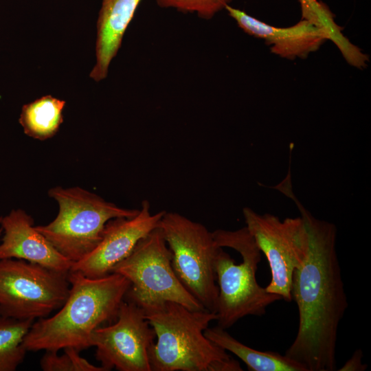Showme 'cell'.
<instances>
[{"label":"cell","instance_id":"30bf717a","mask_svg":"<svg viewBox=\"0 0 371 371\" xmlns=\"http://www.w3.org/2000/svg\"><path fill=\"white\" fill-rule=\"evenodd\" d=\"M155 337L143 308L124 299L113 323L93 331L91 347L106 371H151L149 350Z\"/></svg>","mask_w":371,"mask_h":371},{"label":"cell","instance_id":"7c38bea8","mask_svg":"<svg viewBox=\"0 0 371 371\" xmlns=\"http://www.w3.org/2000/svg\"><path fill=\"white\" fill-rule=\"evenodd\" d=\"M225 10L246 34L261 38L271 53L288 60L306 58L329 40L328 33L311 22L301 19L295 25L278 27L228 5Z\"/></svg>","mask_w":371,"mask_h":371},{"label":"cell","instance_id":"ba28073f","mask_svg":"<svg viewBox=\"0 0 371 371\" xmlns=\"http://www.w3.org/2000/svg\"><path fill=\"white\" fill-rule=\"evenodd\" d=\"M67 275L24 260H0V316L34 320L60 309L69 293Z\"/></svg>","mask_w":371,"mask_h":371},{"label":"cell","instance_id":"6da1fadb","mask_svg":"<svg viewBox=\"0 0 371 371\" xmlns=\"http://www.w3.org/2000/svg\"><path fill=\"white\" fill-rule=\"evenodd\" d=\"M280 192L292 199L308 233L305 259L295 270L292 300L298 308L297 332L285 355L307 371L337 370L338 327L348 308L337 249V228L316 218L298 201L291 184Z\"/></svg>","mask_w":371,"mask_h":371},{"label":"cell","instance_id":"52a82bcc","mask_svg":"<svg viewBox=\"0 0 371 371\" xmlns=\"http://www.w3.org/2000/svg\"><path fill=\"white\" fill-rule=\"evenodd\" d=\"M172 258L159 227L142 238L111 271L124 276L131 282L125 300L140 307L171 301L192 310H204L177 278L172 266Z\"/></svg>","mask_w":371,"mask_h":371},{"label":"cell","instance_id":"9c48e42d","mask_svg":"<svg viewBox=\"0 0 371 371\" xmlns=\"http://www.w3.org/2000/svg\"><path fill=\"white\" fill-rule=\"evenodd\" d=\"M243 214L246 227L268 261L271 279L265 287L268 293L292 300L291 284L295 270L306 258L308 233L301 216L280 220L271 214H260L249 207Z\"/></svg>","mask_w":371,"mask_h":371},{"label":"cell","instance_id":"5b68a950","mask_svg":"<svg viewBox=\"0 0 371 371\" xmlns=\"http://www.w3.org/2000/svg\"><path fill=\"white\" fill-rule=\"evenodd\" d=\"M48 194L58 204V213L49 224L35 228L73 263L95 249L109 221L117 217L131 218L139 212L119 207L77 186H56L49 190Z\"/></svg>","mask_w":371,"mask_h":371},{"label":"cell","instance_id":"8fae6325","mask_svg":"<svg viewBox=\"0 0 371 371\" xmlns=\"http://www.w3.org/2000/svg\"><path fill=\"white\" fill-rule=\"evenodd\" d=\"M150 207L149 202L144 201L135 216L109 221L98 245L82 259L74 262L70 271L91 278L111 273L113 268L131 253L142 238L159 227L165 211L152 214Z\"/></svg>","mask_w":371,"mask_h":371},{"label":"cell","instance_id":"277c9868","mask_svg":"<svg viewBox=\"0 0 371 371\" xmlns=\"http://www.w3.org/2000/svg\"><path fill=\"white\" fill-rule=\"evenodd\" d=\"M212 234L219 247L214 262L218 287L216 321L227 329L245 316L265 315L267 308L282 297L257 282L261 251L246 227L219 229Z\"/></svg>","mask_w":371,"mask_h":371},{"label":"cell","instance_id":"e0dca14e","mask_svg":"<svg viewBox=\"0 0 371 371\" xmlns=\"http://www.w3.org/2000/svg\"><path fill=\"white\" fill-rule=\"evenodd\" d=\"M34 322L0 316V371H14L23 361V341Z\"/></svg>","mask_w":371,"mask_h":371},{"label":"cell","instance_id":"7402d4cb","mask_svg":"<svg viewBox=\"0 0 371 371\" xmlns=\"http://www.w3.org/2000/svg\"><path fill=\"white\" fill-rule=\"evenodd\" d=\"M1 232H2V229L0 228V236H1Z\"/></svg>","mask_w":371,"mask_h":371},{"label":"cell","instance_id":"9a60e30c","mask_svg":"<svg viewBox=\"0 0 371 371\" xmlns=\"http://www.w3.org/2000/svg\"><path fill=\"white\" fill-rule=\"evenodd\" d=\"M204 335L227 352L240 359L249 371H307L303 365L285 355L273 351H260L245 345L218 326L207 327Z\"/></svg>","mask_w":371,"mask_h":371},{"label":"cell","instance_id":"ffe728a7","mask_svg":"<svg viewBox=\"0 0 371 371\" xmlns=\"http://www.w3.org/2000/svg\"><path fill=\"white\" fill-rule=\"evenodd\" d=\"M232 0H156L161 8L175 9L183 13L196 14L205 20L212 19L230 5Z\"/></svg>","mask_w":371,"mask_h":371},{"label":"cell","instance_id":"7a4b0ae2","mask_svg":"<svg viewBox=\"0 0 371 371\" xmlns=\"http://www.w3.org/2000/svg\"><path fill=\"white\" fill-rule=\"evenodd\" d=\"M67 278L70 289L65 302L52 317L34 322L23 341L27 351L91 347L93 331L116 319L131 286L117 273L91 278L69 271Z\"/></svg>","mask_w":371,"mask_h":371},{"label":"cell","instance_id":"8992f818","mask_svg":"<svg viewBox=\"0 0 371 371\" xmlns=\"http://www.w3.org/2000/svg\"><path fill=\"white\" fill-rule=\"evenodd\" d=\"M159 227L180 282L205 309L216 313L218 287L214 262L219 247L212 232L179 213L166 211Z\"/></svg>","mask_w":371,"mask_h":371},{"label":"cell","instance_id":"d6986e66","mask_svg":"<svg viewBox=\"0 0 371 371\" xmlns=\"http://www.w3.org/2000/svg\"><path fill=\"white\" fill-rule=\"evenodd\" d=\"M64 354L47 350L43 355L40 366L44 371H106L101 366H95L80 355L74 348H64Z\"/></svg>","mask_w":371,"mask_h":371},{"label":"cell","instance_id":"ac0fdd59","mask_svg":"<svg viewBox=\"0 0 371 371\" xmlns=\"http://www.w3.org/2000/svg\"><path fill=\"white\" fill-rule=\"evenodd\" d=\"M298 1L302 19L324 30L329 36V40L337 46L343 57H349L355 52L356 45L344 36L342 27L335 21V14L324 3L318 0Z\"/></svg>","mask_w":371,"mask_h":371},{"label":"cell","instance_id":"3957f363","mask_svg":"<svg viewBox=\"0 0 371 371\" xmlns=\"http://www.w3.org/2000/svg\"><path fill=\"white\" fill-rule=\"evenodd\" d=\"M141 308L157 337L149 350L151 371L243 370L238 361L204 335L216 313L171 301Z\"/></svg>","mask_w":371,"mask_h":371},{"label":"cell","instance_id":"5bb4252c","mask_svg":"<svg viewBox=\"0 0 371 371\" xmlns=\"http://www.w3.org/2000/svg\"><path fill=\"white\" fill-rule=\"evenodd\" d=\"M142 0H102L96 23L95 63L90 78L105 79L117 55L125 32Z\"/></svg>","mask_w":371,"mask_h":371},{"label":"cell","instance_id":"44dd1931","mask_svg":"<svg viewBox=\"0 0 371 371\" xmlns=\"http://www.w3.org/2000/svg\"><path fill=\"white\" fill-rule=\"evenodd\" d=\"M363 352L361 349L356 350L352 357L338 370L339 371H363L367 365L362 362Z\"/></svg>","mask_w":371,"mask_h":371},{"label":"cell","instance_id":"4fadbf2b","mask_svg":"<svg viewBox=\"0 0 371 371\" xmlns=\"http://www.w3.org/2000/svg\"><path fill=\"white\" fill-rule=\"evenodd\" d=\"M4 232L0 260L14 258L68 273L73 262L63 256L34 225V219L21 209L1 218Z\"/></svg>","mask_w":371,"mask_h":371},{"label":"cell","instance_id":"2e32d148","mask_svg":"<svg viewBox=\"0 0 371 371\" xmlns=\"http://www.w3.org/2000/svg\"><path fill=\"white\" fill-rule=\"evenodd\" d=\"M65 101L47 95L24 104L19 122L25 134L38 140L54 137L63 122Z\"/></svg>","mask_w":371,"mask_h":371}]
</instances>
